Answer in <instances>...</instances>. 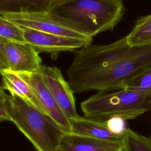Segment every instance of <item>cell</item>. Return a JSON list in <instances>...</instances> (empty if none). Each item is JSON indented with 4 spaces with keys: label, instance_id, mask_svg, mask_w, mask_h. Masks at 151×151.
I'll return each instance as SVG.
<instances>
[{
    "label": "cell",
    "instance_id": "obj_1",
    "mask_svg": "<svg viewBox=\"0 0 151 151\" xmlns=\"http://www.w3.org/2000/svg\"><path fill=\"white\" fill-rule=\"evenodd\" d=\"M151 67V46L133 47L126 37L106 45H86L76 50L67 71L74 93L111 91Z\"/></svg>",
    "mask_w": 151,
    "mask_h": 151
},
{
    "label": "cell",
    "instance_id": "obj_2",
    "mask_svg": "<svg viewBox=\"0 0 151 151\" xmlns=\"http://www.w3.org/2000/svg\"><path fill=\"white\" fill-rule=\"evenodd\" d=\"M124 11L123 0H56L49 14L93 38L99 33L113 30Z\"/></svg>",
    "mask_w": 151,
    "mask_h": 151
},
{
    "label": "cell",
    "instance_id": "obj_3",
    "mask_svg": "<svg viewBox=\"0 0 151 151\" xmlns=\"http://www.w3.org/2000/svg\"><path fill=\"white\" fill-rule=\"evenodd\" d=\"M0 101L11 122L28 139L35 151H58L65 133L48 114L15 94H8L0 86Z\"/></svg>",
    "mask_w": 151,
    "mask_h": 151
},
{
    "label": "cell",
    "instance_id": "obj_4",
    "mask_svg": "<svg viewBox=\"0 0 151 151\" xmlns=\"http://www.w3.org/2000/svg\"><path fill=\"white\" fill-rule=\"evenodd\" d=\"M84 116L106 121L113 117L136 119L151 110V96L128 88L98 91L80 104Z\"/></svg>",
    "mask_w": 151,
    "mask_h": 151
},
{
    "label": "cell",
    "instance_id": "obj_5",
    "mask_svg": "<svg viewBox=\"0 0 151 151\" xmlns=\"http://www.w3.org/2000/svg\"><path fill=\"white\" fill-rule=\"evenodd\" d=\"M0 47L8 64V68L19 72H32L42 66L39 52L27 43L11 41L0 37Z\"/></svg>",
    "mask_w": 151,
    "mask_h": 151
},
{
    "label": "cell",
    "instance_id": "obj_6",
    "mask_svg": "<svg viewBox=\"0 0 151 151\" xmlns=\"http://www.w3.org/2000/svg\"><path fill=\"white\" fill-rule=\"evenodd\" d=\"M23 28H28L45 33L80 39L91 43L93 38L70 28L50 14L16 15L3 16Z\"/></svg>",
    "mask_w": 151,
    "mask_h": 151
},
{
    "label": "cell",
    "instance_id": "obj_7",
    "mask_svg": "<svg viewBox=\"0 0 151 151\" xmlns=\"http://www.w3.org/2000/svg\"><path fill=\"white\" fill-rule=\"evenodd\" d=\"M22 29L25 42L33 46L38 52L57 54L61 52L78 50L91 44L82 40L45 33L31 28L22 27Z\"/></svg>",
    "mask_w": 151,
    "mask_h": 151
},
{
    "label": "cell",
    "instance_id": "obj_8",
    "mask_svg": "<svg viewBox=\"0 0 151 151\" xmlns=\"http://www.w3.org/2000/svg\"><path fill=\"white\" fill-rule=\"evenodd\" d=\"M43 67L44 65H42L39 70L32 72L16 73L30 86L48 115L65 132H71V124L69 119L62 111L44 81Z\"/></svg>",
    "mask_w": 151,
    "mask_h": 151
},
{
    "label": "cell",
    "instance_id": "obj_9",
    "mask_svg": "<svg viewBox=\"0 0 151 151\" xmlns=\"http://www.w3.org/2000/svg\"><path fill=\"white\" fill-rule=\"evenodd\" d=\"M42 76L45 85L65 116L68 119L78 116L74 92L61 70L55 66L44 65Z\"/></svg>",
    "mask_w": 151,
    "mask_h": 151
},
{
    "label": "cell",
    "instance_id": "obj_10",
    "mask_svg": "<svg viewBox=\"0 0 151 151\" xmlns=\"http://www.w3.org/2000/svg\"><path fill=\"white\" fill-rule=\"evenodd\" d=\"M58 151H123L122 142L98 139L65 132Z\"/></svg>",
    "mask_w": 151,
    "mask_h": 151
},
{
    "label": "cell",
    "instance_id": "obj_11",
    "mask_svg": "<svg viewBox=\"0 0 151 151\" xmlns=\"http://www.w3.org/2000/svg\"><path fill=\"white\" fill-rule=\"evenodd\" d=\"M2 88L11 94H15L42 113L47 112L30 86L16 72L9 68L0 69Z\"/></svg>",
    "mask_w": 151,
    "mask_h": 151
},
{
    "label": "cell",
    "instance_id": "obj_12",
    "mask_svg": "<svg viewBox=\"0 0 151 151\" xmlns=\"http://www.w3.org/2000/svg\"><path fill=\"white\" fill-rule=\"evenodd\" d=\"M71 132L83 136L122 142L123 135H117L109 130L106 121H100L86 116H78L69 119Z\"/></svg>",
    "mask_w": 151,
    "mask_h": 151
},
{
    "label": "cell",
    "instance_id": "obj_13",
    "mask_svg": "<svg viewBox=\"0 0 151 151\" xmlns=\"http://www.w3.org/2000/svg\"><path fill=\"white\" fill-rule=\"evenodd\" d=\"M56 0H0V15L49 14Z\"/></svg>",
    "mask_w": 151,
    "mask_h": 151
},
{
    "label": "cell",
    "instance_id": "obj_14",
    "mask_svg": "<svg viewBox=\"0 0 151 151\" xmlns=\"http://www.w3.org/2000/svg\"><path fill=\"white\" fill-rule=\"evenodd\" d=\"M126 38L133 47L151 46V14L139 18Z\"/></svg>",
    "mask_w": 151,
    "mask_h": 151
},
{
    "label": "cell",
    "instance_id": "obj_15",
    "mask_svg": "<svg viewBox=\"0 0 151 151\" xmlns=\"http://www.w3.org/2000/svg\"><path fill=\"white\" fill-rule=\"evenodd\" d=\"M123 151H151V137L146 136L127 127L123 134Z\"/></svg>",
    "mask_w": 151,
    "mask_h": 151
},
{
    "label": "cell",
    "instance_id": "obj_16",
    "mask_svg": "<svg viewBox=\"0 0 151 151\" xmlns=\"http://www.w3.org/2000/svg\"><path fill=\"white\" fill-rule=\"evenodd\" d=\"M123 88L136 90L151 96V67L126 80Z\"/></svg>",
    "mask_w": 151,
    "mask_h": 151
},
{
    "label": "cell",
    "instance_id": "obj_17",
    "mask_svg": "<svg viewBox=\"0 0 151 151\" xmlns=\"http://www.w3.org/2000/svg\"><path fill=\"white\" fill-rule=\"evenodd\" d=\"M0 37L21 43H26L23 35L22 27L0 15Z\"/></svg>",
    "mask_w": 151,
    "mask_h": 151
},
{
    "label": "cell",
    "instance_id": "obj_18",
    "mask_svg": "<svg viewBox=\"0 0 151 151\" xmlns=\"http://www.w3.org/2000/svg\"><path fill=\"white\" fill-rule=\"evenodd\" d=\"M108 129L117 135H123L127 128L126 120L120 117H113L106 120Z\"/></svg>",
    "mask_w": 151,
    "mask_h": 151
},
{
    "label": "cell",
    "instance_id": "obj_19",
    "mask_svg": "<svg viewBox=\"0 0 151 151\" xmlns=\"http://www.w3.org/2000/svg\"><path fill=\"white\" fill-rule=\"evenodd\" d=\"M5 121H11V119L0 101V122Z\"/></svg>",
    "mask_w": 151,
    "mask_h": 151
},
{
    "label": "cell",
    "instance_id": "obj_20",
    "mask_svg": "<svg viewBox=\"0 0 151 151\" xmlns=\"http://www.w3.org/2000/svg\"><path fill=\"white\" fill-rule=\"evenodd\" d=\"M8 68V64L2 50L0 47V69Z\"/></svg>",
    "mask_w": 151,
    "mask_h": 151
}]
</instances>
